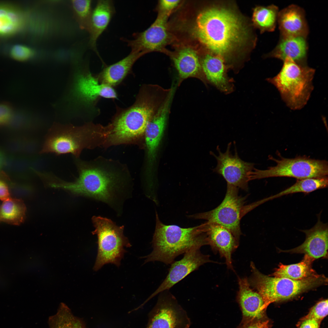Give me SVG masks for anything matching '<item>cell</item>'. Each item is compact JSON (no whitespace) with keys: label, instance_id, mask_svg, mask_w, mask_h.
Instances as JSON below:
<instances>
[{"label":"cell","instance_id":"1","mask_svg":"<svg viewBox=\"0 0 328 328\" xmlns=\"http://www.w3.org/2000/svg\"><path fill=\"white\" fill-rule=\"evenodd\" d=\"M194 33L199 41L215 55L227 54L245 40L247 31L239 18L225 9L212 7L201 12Z\"/></svg>","mask_w":328,"mask_h":328},{"label":"cell","instance_id":"2","mask_svg":"<svg viewBox=\"0 0 328 328\" xmlns=\"http://www.w3.org/2000/svg\"><path fill=\"white\" fill-rule=\"evenodd\" d=\"M155 85L141 88L136 101L123 111L111 125L110 139L115 142L135 138L144 133L149 121L163 104L171 92Z\"/></svg>","mask_w":328,"mask_h":328},{"label":"cell","instance_id":"3","mask_svg":"<svg viewBox=\"0 0 328 328\" xmlns=\"http://www.w3.org/2000/svg\"><path fill=\"white\" fill-rule=\"evenodd\" d=\"M153 250L144 257V263L159 261L171 264L179 255L194 248L208 245L204 224L189 228L166 225L156 212V224L152 241Z\"/></svg>","mask_w":328,"mask_h":328},{"label":"cell","instance_id":"4","mask_svg":"<svg viewBox=\"0 0 328 328\" xmlns=\"http://www.w3.org/2000/svg\"><path fill=\"white\" fill-rule=\"evenodd\" d=\"M283 61L279 72L267 80L277 88L289 108L300 109L306 104L313 90L312 80L315 70L290 57Z\"/></svg>","mask_w":328,"mask_h":328},{"label":"cell","instance_id":"5","mask_svg":"<svg viewBox=\"0 0 328 328\" xmlns=\"http://www.w3.org/2000/svg\"><path fill=\"white\" fill-rule=\"evenodd\" d=\"M250 267L251 275L248 279L251 287L261 296L266 308L272 303L289 299L309 289L326 284L327 279L323 275L301 280L264 275L253 262Z\"/></svg>","mask_w":328,"mask_h":328},{"label":"cell","instance_id":"6","mask_svg":"<svg viewBox=\"0 0 328 328\" xmlns=\"http://www.w3.org/2000/svg\"><path fill=\"white\" fill-rule=\"evenodd\" d=\"M76 163L79 176L75 180L67 182L54 176L50 181V187L63 190L75 195L109 202L112 198L115 187L114 177L78 159L76 161Z\"/></svg>","mask_w":328,"mask_h":328},{"label":"cell","instance_id":"7","mask_svg":"<svg viewBox=\"0 0 328 328\" xmlns=\"http://www.w3.org/2000/svg\"><path fill=\"white\" fill-rule=\"evenodd\" d=\"M92 220L95 228L92 234L97 235L98 244L94 270L97 271L109 263L118 267L126 252L125 247L131 246L124 234V226H118L111 220L100 216H94Z\"/></svg>","mask_w":328,"mask_h":328},{"label":"cell","instance_id":"8","mask_svg":"<svg viewBox=\"0 0 328 328\" xmlns=\"http://www.w3.org/2000/svg\"><path fill=\"white\" fill-rule=\"evenodd\" d=\"M91 126L54 124L46 134L40 153L71 154L78 158L82 150L91 144Z\"/></svg>","mask_w":328,"mask_h":328},{"label":"cell","instance_id":"9","mask_svg":"<svg viewBox=\"0 0 328 328\" xmlns=\"http://www.w3.org/2000/svg\"><path fill=\"white\" fill-rule=\"evenodd\" d=\"M280 157L279 159L272 156L269 158L276 162L275 166L265 170L254 168L250 173L251 180L276 177H292L298 179L327 176V161L312 159L305 156L289 159Z\"/></svg>","mask_w":328,"mask_h":328},{"label":"cell","instance_id":"10","mask_svg":"<svg viewBox=\"0 0 328 328\" xmlns=\"http://www.w3.org/2000/svg\"><path fill=\"white\" fill-rule=\"evenodd\" d=\"M64 98L68 110L77 113L84 106L89 105L99 97H117L112 87L100 82L89 72L77 69L74 73Z\"/></svg>","mask_w":328,"mask_h":328},{"label":"cell","instance_id":"11","mask_svg":"<svg viewBox=\"0 0 328 328\" xmlns=\"http://www.w3.org/2000/svg\"><path fill=\"white\" fill-rule=\"evenodd\" d=\"M239 189L227 184L225 197L216 207L210 211L190 215L189 218L203 219L222 226L229 230L239 240L242 233L240 221L247 213V196L239 194Z\"/></svg>","mask_w":328,"mask_h":328},{"label":"cell","instance_id":"12","mask_svg":"<svg viewBox=\"0 0 328 328\" xmlns=\"http://www.w3.org/2000/svg\"><path fill=\"white\" fill-rule=\"evenodd\" d=\"M191 324L186 312L166 290L160 293L149 313L146 328H189Z\"/></svg>","mask_w":328,"mask_h":328},{"label":"cell","instance_id":"13","mask_svg":"<svg viewBox=\"0 0 328 328\" xmlns=\"http://www.w3.org/2000/svg\"><path fill=\"white\" fill-rule=\"evenodd\" d=\"M231 145V142L228 144L224 152H222L218 146L217 149L218 155L212 153L217 162L213 171L221 175L227 184L247 191L248 183L250 181V174L255 168V164L242 160L238 156L236 148L235 153L233 155L230 151Z\"/></svg>","mask_w":328,"mask_h":328},{"label":"cell","instance_id":"14","mask_svg":"<svg viewBox=\"0 0 328 328\" xmlns=\"http://www.w3.org/2000/svg\"><path fill=\"white\" fill-rule=\"evenodd\" d=\"M168 16L160 13L155 22L144 31L133 34L131 40L124 39L131 49V52L143 55L160 50L167 44L169 39L167 20Z\"/></svg>","mask_w":328,"mask_h":328},{"label":"cell","instance_id":"15","mask_svg":"<svg viewBox=\"0 0 328 328\" xmlns=\"http://www.w3.org/2000/svg\"><path fill=\"white\" fill-rule=\"evenodd\" d=\"M200 249L198 248H192L185 252L181 259L173 262L164 280L145 302L158 294L168 290L201 265L212 262L209 255L202 254Z\"/></svg>","mask_w":328,"mask_h":328},{"label":"cell","instance_id":"16","mask_svg":"<svg viewBox=\"0 0 328 328\" xmlns=\"http://www.w3.org/2000/svg\"><path fill=\"white\" fill-rule=\"evenodd\" d=\"M208 245L214 253L224 258L227 268L233 269L232 254L237 248L239 240L227 228L207 222L204 223Z\"/></svg>","mask_w":328,"mask_h":328},{"label":"cell","instance_id":"17","mask_svg":"<svg viewBox=\"0 0 328 328\" xmlns=\"http://www.w3.org/2000/svg\"><path fill=\"white\" fill-rule=\"evenodd\" d=\"M239 290L236 300L242 314L241 321L267 319V308L261 295L250 286L247 277H238Z\"/></svg>","mask_w":328,"mask_h":328},{"label":"cell","instance_id":"18","mask_svg":"<svg viewBox=\"0 0 328 328\" xmlns=\"http://www.w3.org/2000/svg\"><path fill=\"white\" fill-rule=\"evenodd\" d=\"M317 217V223L312 228L301 230L306 235L304 242L298 247L286 252L304 253L314 259L327 256L328 224L321 221L320 214H318Z\"/></svg>","mask_w":328,"mask_h":328},{"label":"cell","instance_id":"19","mask_svg":"<svg viewBox=\"0 0 328 328\" xmlns=\"http://www.w3.org/2000/svg\"><path fill=\"white\" fill-rule=\"evenodd\" d=\"M282 36H304L309 34V28L304 10L292 5L279 11L277 20Z\"/></svg>","mask_w":328,"mask_h":328},{"label":"cell","instance_id":"20","mask_svg":"<svg viewBox=\"0 0 328 328\" xmlns=\"http://www.w3.org/2000/svg\"><path fill=\"white\" fill-rule=\"evenodd\" d=\"M173 95L170 94L148 124L145 131L150 163L155 159L157 149L166 126Z\"/></svg>","mask_w":328,"mask_h":328},{"label":"cell","instance_id":"21","mask_svg":"<svg viewBox=\"0 0 328 328\" xmlns=\"http://www.w3.org/2000/svg\"><path fill=\"white\" fill-rule=\"evenodd\" d=\"M201 62L207 83H209L226 94L233 91V85L227 75V67L222 56L207 55Z\"/></svg>","mask_w":328,"mask_h":328},{"label":"cell","instance_id":"22","mask_svg":"<svg viewBox=\"0 0 328 328\" xmlns=\"http://www.w3.org/2000/svg\"><path fill=\"white\" fill-rule=\"evenodd\" d=\"M308 46L306 37L282 36L268 56L283 61L290 57L297 63L306 64Z\"/></svg>","mask_w":328,"mask_h":328},{"label":"cell","instance_id":"23","mask_svg":"<svg viewBox=\"0 0 328 328\" xmlns=\"http://www.w3.org/2000/svg\"><path fill=\"white\" fill-rule=\"evenodd\" d=\"M173 62L179 76L178 86L184 80L196 78L205 85L207 83L203 73L201 62L196 51L190 47L180 50L173 58Z\"/></svg>","mask_w":328,"mask_h":328},{"label":"cell","instance_id":"24","mask_svg":"<svg viewBox=\"0 0 328 328\" xmlns=\"http://www.w3.org/2000/svg\"><path fill=\"white\" fill-rule=\"evenodd\" d=\"M114 10L112 1L100 0L97 1L92 11L89 32V42L91 48L97 54V42L108 26L114 14Z\"/></svg>","mask_w":328,"mask_h":328},{"label":"cell","instance_id":"25","mask_svg":"<svg viewBox=\"0 0 328 328\" xmlns=\"http://www.w3.org/2000/svg\"><path fill=\"white\" fill-rule=\"evenodd\" d=\"M143 55L131 52L119 61L105 68L100 74V82L112 87L120 82L131 70L136 61Z\"/></svg>","mask_w":328,"mask_h":328},{"label":"cell","instance_id":"26","mask_svg":"<svg viewBox=\"0 0 328 328\" xmlns=\"http://www.w3.org/2000/svg\"><path fill=\"white\" fill-rule=\"evenodd\" d=\"M26 19L24 12L9 5L0 4V37L13 35L24 27Z\"/></svg>","mask_w":328,"mask_h":328},{"label":"cell","instance_id":"27","mask_svg":"<svg viewBox=\"0 0 328 328\" xmlns=\"http://www.w3.org/2000/svg\"><path fill=\"white\" fill-rule=\"evenodd\" d=\"M314 259L305 255L302 261L298 263L285 265L281 264L272 275L278 277L301 280L319 275L312 268V264Z\"/></svg>","mask_w":328,"mask_h":328},{"label":"cell","instance_id":"28","mask_svg":"<svg viewBox=\"0 0 328 328\" xmlns=\"http://www.w3.org/2000/svg\"><path fill=\"white\" fill-rule=\"evenodd\" d=\"M26 211L22 199L11 197L0 205V223L19 225L25 220Z\"/></svg>","mask_w":328,"mask_h":328},{"label":"cell","instance_id":"29","mask_svg":"<svg viewBox=\"0 0 328 328\" xmlns=\"http://www.w3.org/2000/svg\"><path fill=\"white\" fill-rule=\"evenodd\" d=\"M328 184L327 176L297 179L291 186L278 193L265 199V201L283 196L297 193H308L326 188Z\"/></svg>","mask_w":328,"mask_h":328},{"label":"cell","instance_id":"30","mask_svg":"<svg viewBox=\"0 0 328 328\" xmlns=\"http://www.w3.org/2000/svg\"><path fill=\"white\" fill-rule=\"evenodd\" d=\"M49 328H86L83 320L75 316L65 304L61 303L56 313L48 319Z\"/></svg>","mask_w":328,"mask_h":328},{"label":"cell","instance_id":"31","mask_svg":"<svg viewBox=\"0 0 328 328\" xmlns=\"http://www.w3.org/2000/svg\"><path fill=\"white\" fill-rule=\"evenodd\" d=\"M279 12L278 7L274 5L258 6L253 12V21L262 32H273L277 22Z\"/></svg>","mask_w":328,"mask_h":328},{"label":"cell","instance_id":"32","mask_svg":"<svg viewBox=\"0 0 328 328\" xmlns=\"http://www.w3.org/2000/svg\"><path fill=\"white\" fill-rule=\"evenodd\" d=\"M74 15L80 28L89 31L92 11L91 0H73Z\"/></svg>","mask_w":328,"mask_h":328},{"label":"cell","instance_id":"33","mask_svg":"<svg viewBox=\"0 0 328 328\" xmlns=\"http://www.w3.org/2000/svg\"><path fill=\"white\" fill-rule=\"evenodd\" d=\"M28 160L23 156L9 154L6 156L3 167L4 172L22 176L28 171Z\"/></svg>","mask_w":328,"mask_h":328},{"label":"cell","instance_id":"34","mask_svg":"<svg viewBox=\"0 0 328 328\" xmlns=\"http://www.w3.org/2000/svg\"><path fill=\"white\" fill-rule=\"evenodd\" d=\"M10 56L14 59L19 61H25L32 58L34 55L33 50L30 47L22 45H15L11 48Z\"/></svg>","mask_w":328,"mask_h":328},{"label":"cell","instance_id":"35","mask_svg":"<svg viewBox=\"0 0 328 328\" xmlns=\"http://www.w3.org/2000/svg\"><path fill=\"white\" fill-rule=\"evenodd\" d=\"M328 315L327 299L321 300L310 309L308 313L302 319L312 318L321 322Z\"/></svg>","mask_w":328,"mask_h":328},{"label":"cell","instance_id":"36","mask_svg":"<svg viewBox=\"0 0 328 328\" xmlns=\"http://www.w3.org/2000/svg\"><path fill=\"white\" fill-rule=\"evenodd\" d=\"M24 138L20 136L10 138L5 144V149L10 154L19 155L21 153Z\"/></svg>","mask_w":328,"mask_h":328},{"label":"cell","instance_id":"37","mask_svg":"<svg viewBox=\"0 0 328 328\" xmlns=\"http://www.w3.org/2000/svg\"><path fill=\"white\" fill-rule=\"evenodd\" d=\"M13 111L10 105L0 103V127L9 125L12 120Z\"/></svg>","mask_w":328,"mask_h":328},{"label":"cell","instance_id":"38","mask_svg":"<svg viewBox=\"0 0 328 328\" xmlns=\"http://www.w3.org/2000/svg\"><path fill=\"white\" fill-rule=\"evenodd\" d=\"M270 321L267 319L262 320H251L241 321L237 328H269Z\"/></svg>","mask_w":328,"mask_h":328},{"label":"cell","instance_id":"39","mask_svg":"<svg viewBox=\"0 0 328 328\" xmlns=\"http://www.w3.org/2000/svg\"><path fill=\"white\" fill-rule=\"evenodd\" d=\"M179 0H162L159 2L160 12L169 16L179 5Z\"/></svg>","mask_w":328,"mask_h":328},{"label":"cell","instance_id":"40","mask_svg":"<svg viewBox=\"0 0 328 328\" xmlns=\"http://www.w3.org/2000/svg\"><path fill=\"white\" fill-rule=\"evenodd\" d=\"M9 178L0 174V200L3 201L11 197L7 181Z\"/></svg>","mask_w":328,"mask_h":328},{"label":"cell","instance_id":"41","mask_svg":"<svg viewBox=\"0 0 328 328\" xmlns=\"http://www.w3.org/2000/svg\"><path fill=\"white\" fill-rule=\"evenodd\" d=\"M321 322L312 318L302 319L298 326L299 328H319Z\"/></svg>","mask_w":328,"mask_h":328},{"label":"cell","instance_id":"42","mask_svg":"<svg viewBox=\"0 0 328 328\" xmlns=\"http://www.w3.org/2000/svg\"><path fill=\"white\" fill-rule=\"evenodd\" d=\"M6 156L3 151L0 149V173L3 168Z\"/></svg>","mask_w":328,"mask_h":328}]
</instances>
